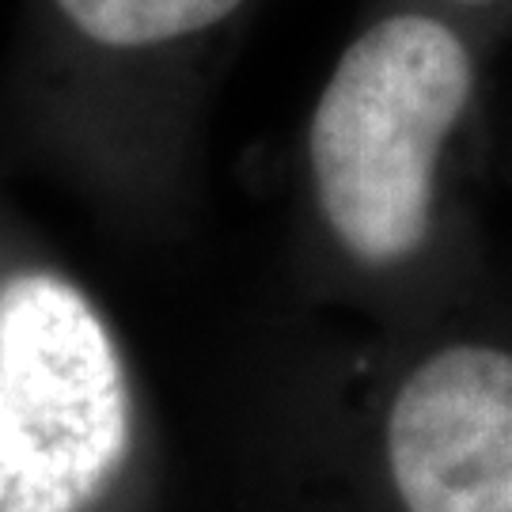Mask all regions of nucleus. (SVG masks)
<instances>
[{
  "instance_id": "nucleus-1",
  "label": "nucleus",
  "mask_w": 512,
  "mask_h": 512,
  "mask_svg": "<svg viewBox=\"0 0 512 512\" xmlns=\"http://www.w3.org/2000/svg\"><path fill=\"white\" fill-rule=\"evenodd\" d=\"M471 84L467 46L429 16L380 19L330 73L311 118V175L330 232L365 266L421 247L440 145Z\"/></svg>"
},
{
  "instance_id": "nucleus-2",
  "label": "nucleus",
  "mask_w": 512,
  "mask_h": 512,
  "mask_svg": "<svg viewBox=\"0 0 512 512\" xmlns=\"http://www.w3.org/2000/svg\"><path fill=\"white\" fill-rule=\"evenodd\" d=\"M129 444L126 376L69 281L0 289V512H84Z\"/></svg>"
},
{
  "instance_id": "nucleus-3",
  "label": "nucleus",
  "mask_w": 512,
  "mask_h": 512,
  "mask_svg": "<svg viewBox=\"0 0 512 512\" xmlns=\"http://www.w3.org/2000/svg\"><path fill=\"white\" fill-rule=\"evenodd\" d=\"M387 463L406 512H512V353H433L391 403Z\"/></svg>"
},
{
  "instance_id": "nucleus-4",
  "label": "nucleus",
  "mask_w": 512,
  "mask_h": 512,
  "mask_svg": "<svg viewBox=\"0 0 512 512\" xmlns=\"http://www.w3.org/2000/svg\"><path fill=\"white\" fill-rule=\"evenodd\" d=\"M88 38L103 46H156L205 31L243 0H57Z\"/></svg>"
}]
</instances>
